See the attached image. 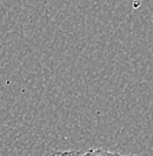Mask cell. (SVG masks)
I'll return each instance as SVG.
<instances>
[{
    "mask_svg": "<svg viewBox=\"0 0 153 156\" xmlns=\"http://www.w3.org/2000/svg\"><path fill=\"white\" fill-rule=\"evenodd\" d=\"M126 156H136V155H126Z\"/></svg>",
    "mask_w": 153,
    "mask_h": 156,
    "instance_id": "obj_3",
    "label": "cell"
},
{
    "mask_svg": "<svg viewBox=\"0 0 153 156\" xmlns=\"http://www.w3.org/2000/svg\"><path fill=\"white\" fill-rule=\"evenodd\" d=\"M80 156H122L121 154L116 153V151H110L103 148H98V149H91L87 150L86 153L81 154Z\"/></svg>",
    "mask_w": 153,
    "mask_h": 156,
    "instance_id": "obj_1",
    "label": "cell"
},
{
    "mask_svg": "<svg viewBox=\"0 0 153 156\" xmlns=\"http://www.w3.org/2000/svg\"><path fill=\"white\" fill-rule=\"evenodd\" d=\"M81 153L76 150H65V151H55L52 156H80Z\"/></svg>",
    "mask_w": 153,
    "mask_h": 156,
    "instance_id": "obj_2",
    "label": "cell"
}]
</instances>
